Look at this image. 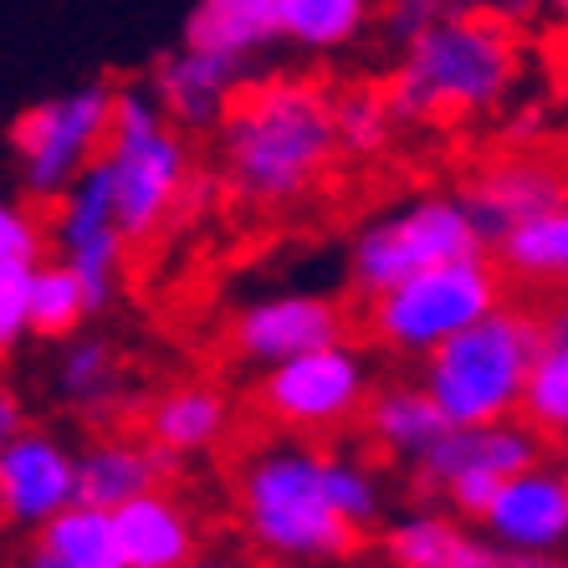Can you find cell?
<instances>
[{
	"mask_svg": "<svg viewBox=\"0 0 568 568\" xmlns=\"http://www.w3.org/2000/svg\"><path fill=\"white\" fill-rule=\"evenodd\" d=\"M16 436H27V415H21V399L0 384V450L11 446Z\"/></svg>",
	"mask_w": 568,
	"mask_h": 568,
	"instance_id": "obj_29",
	"label": "cell"
},
{
	"mask_svg": "<svg viewBox=\"0 0 568 568\" xmlns=\"http://www.w3.org/2000/svg\"><path fill=\"white\" fill-rule=\"evenodd\" d=\"M450 11H456L450 0H379V6H374V31L399 52V47H410L415 37H425L436 21H446Z\"/></svg>",
	"mask_w": 568,
	"mask_h": 568,
	"instance_id": "obj_26",
	"label": "cell"
},
{
	"mask_svg": "<svg viewBox=\"0 0 568 568\" xmlns=\"http://www.w3.org/2000/svg\"><path fill=\"white\" fill-rule=\"evenodd\" d=\"M358 395L364 384L354 358L344 348H313V354L282 358V369L246 384L231 420L266 440H297L313 462H338Z\"/></svg>",
	"mask_w": 568,
	"mask_h": 568,
	"instance_id": "obj_7",
	"label": "cell"
},
{
	"mask_svg": "<svg viewBox=\"0 0 568 568\" xmlns=\"http://www.w3.org/2000/svg\"><path fill=\"white\" fill-rule=\"evenodd\" d=\"M503 568H564V564H548V558H507L503 554Z\"/></svg>",
	"mask_w": 568,
	"mask_h": 568,
	"instance_id": "obj_30",
	"label": "cell"
},
{
	"mask_svg": "<svg viewBox=\"0 0 568 568\" xmlns=\"http://www.w3.org/2000/svg\"><path fill=\"white\" fill-rule=\"evenodd\" d=\"M93 313V297L82 287V277L67 262H41L31 266V307L27 328L41 338H67L82 328V317Z\"/></svg>",
	"mask_w": 568,
	"mask_h": 568,
	"instance_id": "obj_24",
	"label": "cell"
},
{
	"mask_svg": "<svg viewBox=\"0 0 568 568\" xmlns=\"http://www.w3.org/2000/svg\"><path fill=\"white\" fill-rule=\"evenodd\" d=\"M558 328L532 307L503 303L471 328L420 354V379L456 425H503L538 358L558 348Z\"/></svg>",
	"mask_w": 568,
	"mask_h": 568,
	"instance_id": "obj_5",
	"label": "cell"
},
{
	"mask_svg": "<svg viewBox=\"0 0 568 568\" xmlns=\"http://www.w3.org/2000/svg\"><path fill=\"white\" fill-rule=\"evenodd\" d=\"M487 523L513 542H558L568 538V487L523 471L497 491Z\"/></svg>",
	"mask_w": 568,
	"mask_h": 568,
	"instance_id": "obj_19",
	"label": "cell"
},
{
	"mask_svg": "<svg viewBox=\"0 0 568 568\" xmlns=\"http://www.w3.org/2000/svg\"><path fill=\"white\" fill-rule=\"evenodd\" d=\"M78 491V476L62 462V450L41 436H16L0 450V532L47 517Z\"/></svg>",
	"mask_w": 568,
	"mask_h": 568,
	"instance_id": "obj_16",
	"label": "cell"
},
{
	"mask_svg": "<svg viewBox=\"0 0 568 568\" xmlns=\"http://www.w3.org/2000/svg\"><path fill=\"white\" fill-rule=\"evenodd\" d=\"M277 440L256 436L246 425L225 420L215 440V481L225 491V513L236 517L246 538L277 554H323V558H364L369 523L328 497V471L313 456H272Z\"/></svg>",
	"mask_w": 568,
	"mask_h": 568,
	"instance_id": "obj_3",
	"label": "cell"
},
{
	"mask_svg": "<svg viewBox=\"0 0 568 568\" xmlns=\"http://www.w3.org/2000/svg\"><path fill=\"white\" fill-rule=\"evenodd\" d=\"M532 16H538V27L568 52V0H532Z\"/></svg>",
	"mask_w": 568,
	"mask_h": 568,
	"instance_id": "obj_28",
	"label": "cell"
},
{
	"mask_svg": "<svg viewBox=\"0 0 568 568\" xmlns=\"http://www.w3.org/2000/svg\"><path fill=\"white\" fill-rule=\"evenodd\" d=\"M0 262H21V266H41L52 262L47 246V221H41L37 200H0Z\"/></svg>",
	"mask_w": 568,
	"mask_h": 568,
	"instance_id": "obj_25",
	"label": "cell"
},
{
	"mask_svg": "<svg viewBox=\"0 0 568 568\" xmlns=\"http://www.w3.org/2000/svg\"><path fill=\"white\" fill-rule=\"evenodd\" d=\"M27 307H31V266L0 262V364L11 358L16 333L27 328Z\"/></svg>",
	"mask_w": 568,
	"mask_h": 568,
	"instance_id": "obj_27",
	"label": "cell"
},
{
	"mask_svg": "<svg viewBox=\"0 0 568 568\" xmlns=\"http://www.w3.org/2000/svg\"><path fill=\"white\" fill-rule=\"evenodd\" d=\"M528 67V41L503 11H450L395 52L384 93L399 129H466L513 103Z\"/></svg>",
	"mask_w": 568,
	"mask_h": 568,
	"instance_id": "obj_2",
	"label": "cell"
},
{
	"mask_svg": "<svg viewBox=\"0 0 568 568\" xmlns=\"http://www.w3.org/2000/svg\"><path fill=\"white\" fill-rule=\"evenodd\" d=\"M113 528L129 568H190L200 554V532L180 497H133L119 507Z\"/></svg>",
	"mask_w": 568,
	"mask_h": 568,
	"instance_id": "obj_17",
	"label": "cell"
},
{
	"mask_svg": "<svg viewBox=\"0 0 568 568\" xmlns=\"http://www.w3.org/2000/svg\"><path fill=\"white\" fill-rule=\"evenodd\" d=\"M190 568H211V564H190Z\"/></svg>",
	"mask_w": 568,
	"mask_h": 568,
	"instance_id": "obj_31",
	"label": "cell"
},
{
	"mask_svg": "<svg viewBox=\"0 0 568 568\" xmlns=\"http://www.w3.org/2000/svg\"><path fill=\"white\" fill-rule=\"evenodd\" d=\"M374 6L379 0H277L282 47L303 57L348 52L364 31H374Z\"/></svg>",
	"mask_w": 568,
	"mask_h": 568,
	"instance_id": "obj_18",
	"label": "cell"
},
{
	"mask_svg": "<svg viewBox=\"0 0 568 568\" xmlns=\"http://www.w3.org/2000/svg\"><path fill=\"white\" fill-rule=\"evenodd\" d=\"M344 164L333 82L313 72L246 78L215 123V180L246 211H303L328 195Z\"/></svg>",
	"mask_w": 568,
	"mask_h": 568,
	"instance_id": "obj_1",
	"label": "cell"
},
{
	"mask_svg": "<svg viewBox=\"0 0 568 568\" xmlns=\"http://www.w3.org/2000/svg\"><path fill=\"white\" fill-rule=\"evenodd\" d=\"M384 558L395 568H503V554L476 548L466 532H456L450 523H410L379 538Z\"/></svg>",
	"mask_w": 568,
	"mask_h": 568,
	"instance_id": "obj_23",
	"label": "cell"
},
{
	"mask_svg": "<svg viewBox=\"0 0 568 568\" xmlns=\"http://www.w3.org/2000/svg\"><path fill=\"white\" fill-rule=\"evenodd\" d=\"M456 195L466 200V211L476 215V225H481V236L491 246L513 225L568 205V149L548 144V139H532V144L503 139L491 154H481L462 174Z\"/></svg>",
	"mask_w": 568,
	"mask_h": 568,
	"instance_id": "obj_10",
	"label": "cell"
},
{
	"mask_svg": "<svg viewBox=\"0 0 568 568\" xmlns=\"http://www.w3.org/2000/svg\"><path fill=\"white\" fill-rule=\"evenodd\" d=\"M113 93H119L113 82H82L72 93L41 98L16 113L6 144L31 200L62 195L103 159L108 129H113Z\"/></svg>",
	"mask_w": 568,
	"mask_h": 568,
	"instance_id": "obj_9",
	"label": "cell"
},
{
	"mask_svg": "<svg viewBox=\"0 0 568 568\" xmlns=\"http://www.w3.org/2000/svg\"><path fill=\"white\" fill-rule=\"evenodd\" d=\"M180 41L252 72V62L282 47L277 0H195L185 11Z\"/></svg>",
	"mask_w": 568,
	"mask_h": 568,
	"instance_id": "obj_15",
	"label": "cell"
},
{
	"mask_svg": "<svg viewBox=\"0 0 568 568\" xmlns=\"http://www.w3.org/2000/svg\"><path fill=\"white\" fill-rule=\"evenodd\" d=\"M503 425L528 430L554 462L558 450H568V344L548 348L538 358V369L528 374V384H523V395H517L513 415Z\"/></svg>",
	"mask_w": 568,
	"mask_h": 568,
	"instance_id": "obj_21",
	"label": "cell"
},
{
	"mask_svg": "<svg viewBox=\"0 0 568 568\" xmlns=\"http://www.w3.org/2000/svg\"><path fill=\"white\" fill-rule=\"evenodd\" d=\"M93 170L123 231L129 266L139 252L170 236L174 225L200 215V200L211 190H221V180H205L195 170L190 133L170 123V113L154 103L144 82H123L113 93V129H108V149Z\"/></svg>",
	"mask_w": 568,
	"mask_h": 568,
	"instance_id": "obj_4",
	"label": "cell"
},
{
	"mask_svg": "<svg viewBox=\"0 0 568 568\" xmlns=\"http://www.w3.org/2000/svg\"><path fill=\"white\" fill-rule=\"evenodd\" d=\"M231 420V405H225L221 379L211 374H174V379L144 389V440L170 456H185V450L215 446Z\"/></svg>",
	"mask_w": 568,
	"mask_h": 568,
	"instance_id": "obj_14",
	"label": "cell"
},
{
	"mask_svg": "<svg viewBox=\"0 0 568 568\" xmlns=\"http://www.w3.org/2000/svg\"><path fill=\"white\" fill-rule=\"evenodd\" d=\"M348 313L344 297H272V303L241 307L225 328H215L211 354L200 358V374L225 379L241 364H282V358L313 354V348H344Z\"/></svg>",
	"mask_w": 568,
	"mask_h": 568,
	"instance_id": "obj_11",
	"label": "cell"
},
{
	"mask_svg": "<svg viewBox=\"0 0 568 568\" xmlns=\"http://www.w3.org/2000/svg\"><path fill=\"white\" fill-rule=\"evenodd\" d=\"M27 548L62 558L67 568H123L119 528H113V517H108L103 507H72V513H57L47 528L31 532Z\"/></svg>",
	"mask_w": 568,
	"mask_h": 568,
	"instance_id": "obj_22",
	"label": "cell"
},
{
	"mask_svg": "<svg viewBox=\"0 0 568 568\" xmlns=\"http://www.w3.org/2000/svg\"><path fill=\"white\" fill-rule=\"evenodd\" d=\"M491 307H503V282H497V266L487 252L430 266L420 277H405L399 287L344 297L348 344L379 348L389 358H420L430 344L471 328Z\"/></svg>",
	"mask_w": 568,
	"mask_h": 568,
	"instance_id": "obj_6",
	"label": "cell"
},
{
	"mask_svg": "<svg viewBox=\"0 0 568 568\" xmlns=\"http://www.w3.org/2000/svg\"><path fill=\"white\" fill-rule=\"evenodd\" d=\"M487 256L503 282V303L532 307L554 323V313L568 303V205L513 225L491 241Z\"/></svg>",
	"mask_w": 568,
	"mask_h": 568,
	"instance_id": "obj_12",
	"label": "cell"
},
{
	"mask_svg": "<svg viewBox=\"0 0 568 568\" xmlns=\"http://www.w3.org/2000/svg\"><path fill=\"white\" fill-rule=\"evenodd\" d=\"M246 78H252L246 67L211 57V52H195V47L180 41L170 57L154 62L144 88L170 113V123H180L185 133H215V123L225 119V108H231V98L241 93Z\"/></svg>",
	"mask_w": 568,
	"mask_h": 568,
	"instance_id": "obj_13",
	"label": "cell"
},
{
	"mask_svg": "<svg viewBox=\"0 0 568 568\" xmlns=\"http://www.w3.org/2000/svg\"><path fill=\"white\" fill-rule=\"evenodd\" d=\"M487 252V236L456 190H420L399 200V211L369 221L348 252V292H384L430 266L466 262Z\"/></svg>",
	"mask_w": 568,
	"mask_h": 568,
	"instance_id": "obj_8",
	"label": "cell"
},
{
	"mask_svg": "<svg viewBox=\"0 0 568 568\" xmlns=\"http://www.w3.org/2000/svg\"><path fill=\"white\" fill-rule=\"evenodd\" d=\"M333 119H338V149L348 164H374L395 149L399 113L384 93V82H344L333 88Z\"/></svg>",
	"mask_w": 568,
	"mask_h": 568,
	"instance_id": "obj_20",
	"label": "cell"
},
{
	"mask_svg": "<svg viewBox=\"0 0 568 568\" xmlns=\"http://www.w3.org/2000/svg\"><path fill=\"white\" fill-rule=\"evenodd\" d=\"M564 487H568V481H564Z\"/></svg>",
	"mask_w": 568,
	"mask_h": 568,
	"instance_id": "obj_32",
	"label": "cell"
}]
</instances>
